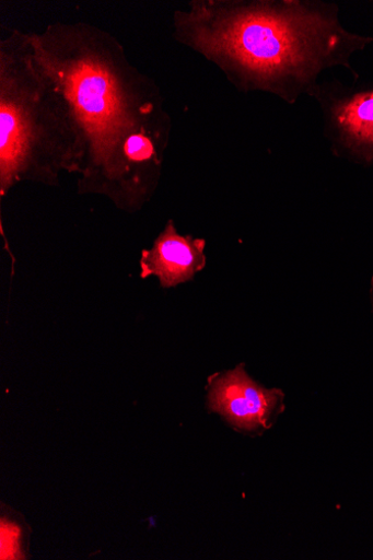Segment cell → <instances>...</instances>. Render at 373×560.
Instances as JSON below:
<instances>
[{"label": "cell", "mask_w": 373, "mask_h": 560, "mask_svg": "<svg viewBox=\"0 0 373 560\" xmlns=\"http://www.w3.org/2000/svg\"><path fill=\"white\" fill-rule=\"evenodd\" d=\"M30 36L75 136L79 191L106 196L126 212L141 210L156 189L172 130L158 85L94 25L55 23Z\"/></svg>", "instance_id": "1"}, {"label": "cell", "mask_w": 373, "mask_h": 560, "mask_svg": "<svg viewBox=\"0 0 373 560\" xmlns=\"http://www.w3.org/2000/svg\"><path fill=\"white\" fill-rule=\"evenodd\" d=\"M331 122L339 140L354 154L373 160V89L336 102Z\"/></svg>", "instance_id": "6"}, {"label": "cell", "mask_w": 373, "mask_h": 560, "mask_svg": "<svg viewBox=\"0 0 373 560\" xmlns=\"http://www.w3.org/2000/svg\"><path fill=\"white\" fill-rule=\"evenodd\" d=\"M206 242L180 235L171 221L151 248L141 254V278L156 277L163 288L190 281L206 267Z\"/></svg>", "instance_id": "5"}, {"label": "cell", "mask_w": 373, "mask_h": 560, "mask_svg": "<svg viewBox=\"0 0 373 560\" xmlns=\"http://www.w3.org/2000/svg\"><path fill=\"white\" fill-rule=\"evenodd\" d=\"M282 399L280 390L260 387L247 376L243 366L209 381L210 410L240 429L268 427Z\"/></svg>", "instance_id": "4"}, {"label": "cell", "mask_w": 373, "mask_h": 560, "mask_svg": "<svg viewBox=\"0 0 373 560\" xmlns=\"http://www.w3.org/2000/svg\"><path fill=\"white\" fill-rule=\"evenodd\" d=\"M63 172H79L75 136L30 33L14 30L0 40V194L23 182L58 185Z\"/></svg>", "instance_id": "3"}, {"label": "cell", "mask_w": 373, "mask_h": 560, "mask_svg": "<svg viewBox=\"0 0 373 560\" xmlns=\"http://www.w3.org/2000/svg\"><path fill=\"white\" fill-rule=\"evenodd\" d=\"M174 27L180 43L238 88L291 102L368 43L347 32L329 8L302 2L196 0L176 12Z\"/></svg>", "instance_id": "2"}, {"label": "cell", "mask_w": 373, "mask_h": 560, "mask_svg": "<svg viewBox=\"0 0 373 560\" xmlns=\"http://www.w3.org/2000/svg\"><path fill=\"white\" fill-rule=\"evenodd\" d=\"M19 536L16 526L2 523V559H20Z\"/></svg>", "instance_id": "7"}]
</instances>
